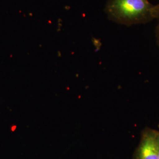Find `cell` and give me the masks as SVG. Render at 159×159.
Returning <instances> with one entry per match:
<instances>
[{
	"label": "cell",
	"mask_w": 159,
	"mask_h": 159,
	"mask_svg": "<svg viewBox=\"0 0 159 159\" xmlns=\"http://www.w3.org/2000/svg\"><path fill=\"white\" fill-rule=\"evenodd\" d=\"M158 7H159V11H158V16H157V20H158V23H157V25L156 26L155 32H156V43H157V45H158L159 47V4H158Z\"/></svg>",
	"instance_id": "3957f363"
},
{
	"label": "cell",
	"mask_w": 159,
	"mask_h": 159,
	"mask_svg": "<svg viewBox=\"0 0 159 159\" xmlns=\"http://www.w3.org/2000/svg\"></svg>",
	"instance_id": "5b68a950"
},
{
	"label": "cell",
	"mask_w": 159,
	"mask_h": 159,
	"mask_svg": "<svg viewBox=\"0 0 159 159\" xmlns=\"http://www.w3.org/2000/svg\"><path fill=\"white\" fill-rule=\"evenodd\" d=\"M156 130L144 129L133 156V159H159L155 141Z\"/></svg>",
	"instance_id": "7a4b0ae2"
},
{
	"label": "cell",
	"mask_w": 159,
	"mask_h": 159,
	"mask_svg": "<svg viewBox=\"0 0 159 159\" xmlns=\"http://www.w3.org/2000/svg\"><path fill=\"white\" fill-rule=\"evenodd\" d=\"M158 4L148 0H107L104 11L114 23L125 26L145 24L157 19Z\"/></svg>",
	"instance_id": "6da1fadb"
},
{
	"label": "cell",
	"mask_w": 159,
	"mask_h": 159,
	"mask_svg": "<svg viewBox=\"0 0 159 159\" xmlns=\"http://www.w3.org/2000/svg\"><path fill=\"white\" fill-rule=\"evenodd\" d=\"M155 141H156V149L158 154L159 159V131L156 130L155 131Z\"/></svg>",
	"instance_id": "277c9868"
}]
</instances>
